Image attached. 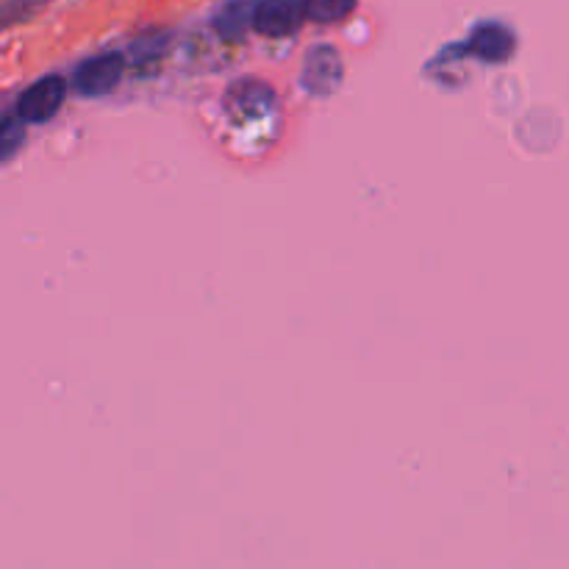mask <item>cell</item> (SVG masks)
<instances>
[{"label": "cell", "instance_id": "6da1fadb", "mask_svg": "<svg viewBox=\"0 0 569 569\" xmlns=\"http://www.w3.org/2000/svg\"><path fill=\"white\" fill-rule=\"evenodd\" d=\"M309 20V0H261L253 28L264 37H289Z\"/></svg>", "mask_w": 569, "mask_h": 569}, {"label": "cell", "instance_id": "3957f363", "mask_svg": "<svg viewBox=\"0 0 569 569\" xmlns=\"http://www.w3.org/2000/svg\"><path fill=\"white\" fill-rule=\"evenodd\" d=\"M122 70V56L117 53H106V56H94V59L83 61L81 67L72 76V87L78 89L81 94H106L120 83Z\"/></svg>", "mask_w": 569, "mask_h": 569}, {"label": "cell", "instance_id": "8992f818", "mask_svg": "<svg viewBox=\"0 0 569 569\" xmlns=\"http://www.w3.org/2000/svg\"><path fill=\"white\" fill-rule=\"evenodd\" d=\"M253 20H256V6L248 3V0H237V3L222 9L220 20H217V28H220L222 33H228V37H237V33H242L244 28L253 26Z\"/></svg>", "mask_w": 569, "mask_h": 569}, {"label": "cell", "instance_id": "7a4b0ae2", "mask_svg": "<svg viewBox=\"0 0 569 569\" xmlns=\"http://www.w3.org/2000/svg\"><path fill=\"white\" fill-rule=\"evenodd\" d=\"M67 83L59 76L39 78L37 83L26 89L17 100V117L22 122H44L61 109V100H64Z\"/></svg>", "mask_w": 569, "mask_h": 569}, {"label": "cell", "instance_id": "5b68a950", "mask_svg": "<svg viewBox=\"0 0 569 569\" xmlns=\"http://www.w3.org/2000/svg\"><path fill=\"white\" fill-rule=\"evenodd\" d=\"M339 72H342V61L333 48H317L315 53H309L306 61L303 81L311 92H331L339 81Z\"/></svg>", "mask_w": 569, "mask_h": 569}, {"label": "cell", "instance_id": "52a82bcc", "mask_svg": "<svg viewBox=\"0 0 569 569\" xmlns=\"http://www.w3.org/2000/svg\"><path fill=\"white\" fill-rule=\"evenodd\" d=\"M356 9V0H309V20L339 22Z\"/></svg>", "mask_w": 569, "mask_h": 569}, {"label": "cell", "instance_id": "ba28073f", "mask_svg": "<svg viewBox=\"0 0 569 569\" xmlns=\"http://www.w3.org/2000/svg\"><path fill=\"white\" fill-rule=\"evenodd\" d=\"M22 137H26V131H22L20 126H14V120H6V128H3V150H6V156L14 153L17 142H22Z\"/></svg>", "mask_w": 569, "mask_h": 569}, {"label": "cell", "instance_id": "277c9868", "mask_svg": "<svg viewBox=\"0 0 569 569\" xmlns=\"http://www.w3.org/2000/svg\"><path fill=\"white\" fill-rule=\"evenodd\" d=\"M470 50L476 56H481L483 61L500 64V61H506L515 53V33L506 26H500V22H483V26H478L472 31Z\"/></svg>", "mask_w": 569, "mask_h": 569}]
</instances>
